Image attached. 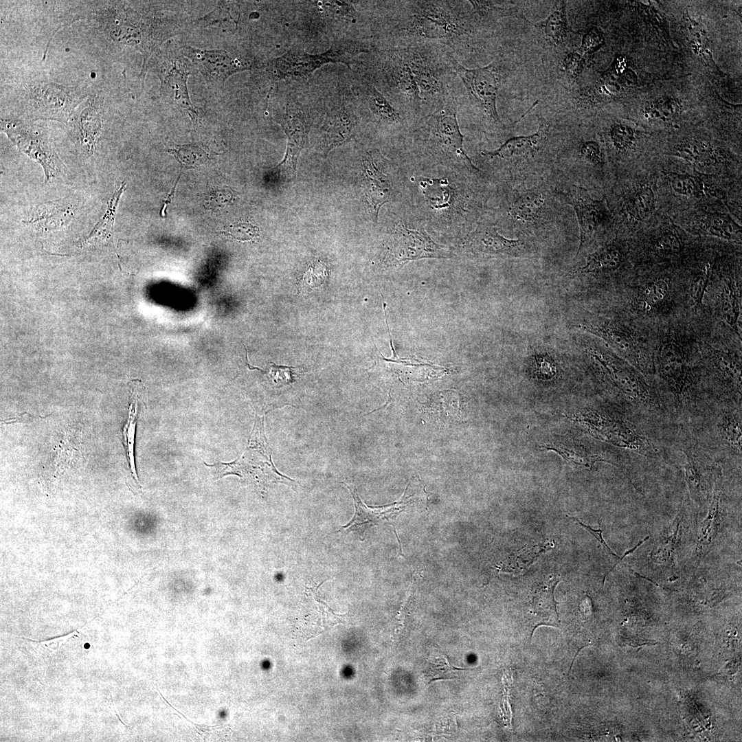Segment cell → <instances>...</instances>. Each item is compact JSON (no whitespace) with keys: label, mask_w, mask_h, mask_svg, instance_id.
<instances>
[{"label":"cell","mask_w":742,"mask_h":742,"mask_svg":"<svg viewBox=\"0 0 742 742\" xmlns=\"http://www.w3.org/2000/svg\"><path fill=\"white\" fill-rule=\"evenodd\" d=\"M397 5L392 33L393 45L428 43L453 55L471 34L473 10L468 1H401ZM471 4V3H470Z\"/></svg>","instance_id":"obj_1"},{"label":"cell","mask_w":742,"mask_h":742,"mask_svg":"<svg viewBox=\"0 0 742 742\" xmlns=\"http://www.w3.org/2000/svg\"><path fill=\"white\" fill-rule=\"evenodd\" d=\"M87 18L98 22L115 42L133 47L143 57L142 81L148 70L149 58L175 31L166 27L159 19L139 14L124 2L98 3L89 10Z\"/></svg>","instance_id":"obj_2"},{"label":"cell","mask_w":742,"mask_h":742,"mask_svg":"<svg viewBox=\"0 0 742 742\" xmlns=\"http://www.w3.org/2000/svg\"><path fill=\"white\" fill-rule=\"evenodd\" d=\"M398 46L412 69L426 115L457 100L451 80L456 74L447 57L449 52L428 43Z\"/></svg>","instance_id":"obj_3"},{"label":"cell","mask_w":742,"mask_h":742,"mask_svg":"<svg viewBox=\"0 0 742 742\" xmlns=\"http://www.w3.org/2000/svg\"><path fill=\"white\" fill-rule=\"evenodd\" d=\"M371 60L369 82L405 115L423 113L420 93L401 47L392 45Z\"/></svg>","instance_id":"obj_4"},{"label":"cell","mask_w":742,"mask_h":742,"mask_svg":"<svg viewBox=\"0 0 742 742\" xmlns=\"http://www.w3.org/2000/svg\"><path fill=\"white\" fill-rule=\"evenodd\" d=\"M368 52L365 45L351 41L334 43L324 52L315 54L293 47L284 54L265 62L264 68L273 80L307 78L326 64L343 63L350 67L355 57Z\"/></svg>","instance_id":"obj_5"},{"label":"cell","mask_w":742,"mask_h":742,"mask_svg":"<svg viewBox=\"0 0 742 742\" xmlns=\"http://www.w3.org/2000/svg\"><path fill=\"white\" fill-rule=\"evenodd\" d=\"M85 97L81 91L74 87L33 81L23 87L18 101L19 108L30 117L65 121Z\"/></svg>","instance_id":"obj_6"},{"label":"cell","mask_w":742,"mask_h":742,"mask_svg":"<svg viewBox=\"0 0 742 742\" xmlns=\"http://www.w3.org/2000/svg\"><path fill=\"white\" fill-rule=\"evenodd\" d=\"M447 57L453 71L464 85L472 108L484 120L504 128L497 110L502 80L500 62L495 60L488 65L471 69L461 65L450 52H447Z\"/></svg>","instance_id":"obj_7"},{"label":"cell","mask_w":742,"mask_h":742,"mask_svg":"<svg viewBox=\"0 0 742 742\" xmlns=\"http://www.w3.org/2000/svg\"><path fill=\"white\" fill-rule=\"evenodd\" d=\"M181 52L201 72L207 86L212 89L223 86L234 74L265 67V63L235 57L223 49H203L185 45Z\"/></svg>","instance_id":"obj_8"},{"label":"cell","mask_w":742,"mask_h":742,"mask_svg":"<svg viewBox=\"0 0 742 742\" xmlns=\"http://www.w3.org/2000/svg\"><path fill=\"white\" fill-rule=\"evenodd\" d=\"M458 101L455 100L434 112L422 117L423 128L432 144L448 156L456 157L477 169L464 149V136L457 119Z\"/></svg>","instance_id":"obj_9"},{"label":"cell","mask_w":742,"mask_h":742,"mask_svg":"<svg viewBox=\"0 0 742 742\" xmlns=\"http://www.w3.org/2000/svg\"><path fill=\"white\" fill-rule=\"evenodd\" d=\"M451 254L436 243L423 229L408 227L401 223L394 229L387 255V261L394 266L422 258H448Z\"/></svg>","instance_id":"obj_10"},{"label":"cell","mask_w":742,"mask_h":742,"mask_svg":"<svg viewBox=\"0 0 742 742\" xmlns=\"http://www.w3.org/2000/svg\"><path fill=\"white\" fill-rule=\"evenodd\" d=\"M275 120L287 137L284 159L276 168H283L289 176L295 175L300 154L308 143L311 120L302 104L293 100L287 101L284 111Z\"/></svg>","instance_id":"obj_11"},{"label":"cell","mask_w":742,"mask_h":742,"mask_svg":"<svg viewBox=\"0 0 742 742\" xmlns=\"http://www.w3.org/2000/svg\"><path fill=\"white\" fill-rule=\"evenodd\" d=\"M560 194L573 207L578 219L580 243L576 258L591 242L598 228L609 218V211L605 199H594L581 187L573 186L567 191L561 192Z\"/></svg>","instance_id":"obj_12"},{"label":"cell","mask_w":742,"mask_h":742,"mask_svg":"<svg viewBox=\"0 0 742 742\" xmlns=\"http://www.w3.org/2000/svg\"><path fill=\"white\" fill-rule=\"evenodd\" d=\"M1 128L21 150L41 164L47 179L54 176L59 159L45 137L21 121L1 120Z\"/></svg>","instance_id":"obj_13"},{"label":"cell","mask_w":742,"mask_h":742,"mask_svg":"<svg viewBox=\"0 0 742 742\" xmlns=\"http://www.w3.org/2000/svg\"><path fill=\"white\" fill-rule=\"evenodd\" d=\"M384 158L376 149L367 150L362 156L363 188L368 207L376 221L380 208L393 196L391 181L381 168Z\"/></svg>","instance_id":"obj_14"},{"label":"cell","mask_w":742,"mask_h":742,"mask_svg":"<svg viewBox=\"0 0 742 742\" xmlns=\"http://www.w3.org/2000/svg\"><path fill=\"white\" fill-rule=\"evenodd\" d=\"M657 369L673 393L678 398H684L692 379L686 355L679 344L668 341L661 346L657 355Z\"/></svg>","instance_id":"obj_15"},{"label":"cell","mask_w":742,"mask_h":742,"mask_svg":"<svg viewBox=\"0 0 742 742\" xmlns=\"http://www.w3.org/2000/svg\"><path fill=\"white\" fill-rule=\"evenodd\" d=\"M351 103L344 101L326 114L320 129V143L324 153L350 140L357 124V116Z\"/></svg>","instance_id":"obj_16"},{"label":"cell","mask_w":742,"mask_h":742,"mask_svg":"<svg viewBox=\"0 0 742 742\" xmlns=\"http://www.w3.org/2000/svg\"><path fill=\"white\" fill-rule=\"evenodd\" d=\"M188 62L183 58L170 60L168 68L161 72V88L174 103L186 111L191 120L197 124L199 113L189 97L188 78L191 73Z\"/></svg>","instance_id":"obj_17"},{"label":"cell","mask_w":742,"mask_h":742,"mask_svg":"<svg viewBox=\"0 0 742 742\" xmlns=\"http://www.w3.org/2000/svg\"><path fill=\"white\" fill-rule=\"evenodd\" d=\"M345 484L353 497L355 508V515L352 519L341 527L345 531L363 534L370 527L395 519L396 516L407 508L406 504L402 499L398 502L385 506L374 508L366 506L359 497L355 488Z\"/></svg>","instance_id":"obj_18"},{"label":"cell","mask_w":742,"mask_h":742,"mask_svg":"<svg viewBox=\"0 0 742 742\" xmlns=\"http://www.w3.org/2000/svg\"><path fill=\"white\" fill-rule=\"evenodd\" d=\"M468 245L474 251L493 255H513L524 245L519 239H508L495 228L479 225L467 238Z\"/></svg>","instance_id":"obj_19"},{"label":"cell","mask_w":742,"mask_h":742,"mask_svg":"<svg viewBox=\"0 0 742 742\" xmlns=\"http://www.w3.org/2000/svg\"><path fill=\"white\" fill-rule=\"evenodd\" d=\"M585 328L603 338L614 348L633 362L636 366L642 370L647 368V357L637 341L628 332L611 326H589Z\"/></svg>","instance_id":"obj_20"},{"label":"cell","mask_w":742,"mask_h":742,"mask_svg":"<svg viewBox=\"0 0 742 742\" xmlns=\"http://www.w3.org/2000/svg\"><path fill=\"white\" fill-rule=\"evenodd\" d=\"M686 456L684 466L686 480L692 497L697 502L707 500L709 495L710 469L704 456L695 448L684 451Z\"/></svg>","instance_id":"obj_21"},{"label":"cell","mask_w":742,"mask_h":742,"mask_svg":"<svg viewBox=\"0 0 742 742\" xmlns=\"http://www.w3.org/2000/svg\"><path fill=\"white\" fill-rule=\"evenodd\" d=\"M359 90L363 101L378 122L389 126H398L404 123L405 115L370 82L363 80Z\"/></svg>","instance_id":"obj_22"},{"label":"cell","mask_w":742,"mask_h":742,"mask_svg":"<svg viewBox=\"0 0 742 742\" xmlns=\"http://www.w3.org/2000/svg\"><path fill=\"white\" fill-rule=\"evenodd\" d=\"M547 131V126L543 124H541L536 133L529 135L512 137L504 142L498 148L491 151L484 150L482 152V155L491 159L495 157L507 159L532 155L537 150L545 139Z\"/></svg>","instance_id":"obj_23"},{"label":"cell","mask_w":742,"mask_h":742,"mask_svg":"<svg viewBox=\"0 0 742 742\" xmlns=\"http://www.w3.org/2000/svg\"><path fill=\"white\" fill-rule=\"evenodd\" d=\"M673 154L701 168L715 166L722 161L721 157L710 142L696 139H686L676 144Z\"/></svg>","instance_id":"obj_24"},{"label":"cell","mask_w":742,"mask_h":742,"mask_svg":"<svg viewBox=\"0 0 742 742\" xmlns=\"http://www.w3.org/2000/svg\"><path fill=\"white\" fill-rule=\"evenodd\" d=\"M698 225L701 230L708 235L728 240H741V227L728 214H706L699 219Z\"/></svg>","instance_id":"obj_25"},{"label":"cell","mask_w":742,"mask_h":742,"mask_svg":"<svg viewBox=\"0 0 742 742\" xmlns=\"http://www.w3.org/2000/svg\"><path fill=\"white\" fill-rule=\"evenodd\" d=\"M535 26L540 29L554 45L563 46L567 35L565 1H556L549 16L545 20L536 23Z\"/></svg>","instance_id":"obj_26"},{"label":"cell","mask_w":742,"mask_h":742,"mask_svg":"<svg viewBox=\"0 0 742 742\" xmlns=\"http://www.w3.org/2000/svg\"><path fill=\"white\" fill-rule=\"evenodd\" d=\"M78 133L82 147L88 153L95 149L100 136L102 122L98 109L89 103L79 115Z\"/></svg>","instance_id":"obj_27"},{"label":"cell","mask_w":742,"mask_h":742,"mask_svg":"<svg viewBox=\"0 0 742 742\" xmlns=\"http://www.w3.org/2000/svg\"><path fill=\"white\" fill-rule=\"evenodd\" d=\"M72 215V211L67 206L46 203L38 206L32 218L26 223L35 225L41 229H52L67 224Z\"/></svg>","instance_id":"obj_28"},{"label":"cell","mask_w":742,"mask_h":742,"mask_svg":"<svg viewBox=\"0 0 742 742\" xmlns=\"http://www.w3.org/2000/svg\"><path fill=\"white\" fill-rule=\"evenodd\" d=\"M131 392L128 406V416L127 421L123 427L122 441L125 447V450L126 451L131 474L135 480L139 484L134 458V445L137 424L136 421L137 415L139 392L137 391L138 387L137 384L131 385Z\"/></svg>","instance_id":"obj_29"},{"label":"cell","mask_w":742,"mask_h":742,"mask_svg":"<svg viewBox=\"0 0 742 742\" xmlns=\"http://www.w3.org/2000/svg\"><path fill=\"white\" fill-rule=\"evenodd\" d=\"M721 314L723 320L737 334H741V305L734 282L726 279L721 294Z\"/></svg>","instance_id":"obj_30"},{"label":"cell","mask_w":742,"mask_h":742,"mask_svg":"<svg viewBox=\"0 0 742 742\" xmlns=\"http://www.w3.org/2000/svg\"><path fill=\"white\" fill-rule=\"evenodd\" d=\"M721 505V491L717 480L715 485L713 497L706 519L702 522L698 537L699 552L706 550L716 538L719 526Z\"/></svg>","instance_id":"obj_31"},{"label":"cell","mask_w":742,"mask_h":742,"mask_svg":"<svg viewBox=\"0 0 742 742\" xmlns=\"http://www.w3.org/2000/svg\"><path fill=\"white\" fill-rule=\"evenodd\" d=\"M655 205V192L651 185L644 183L639 186L632 194L627 209L631 218L637 221H642L653 214Z\"/></svg>","instance_id":"obj_32"},{"label":"cell","mask_w":742,"mask_h":742,"mask_svg":"<svg viewBox=\"0 0 742 742\" xmlns=\"http://www.w3.org/2000/svg\"><path fill=\"white\" fill-rule=\"evenodd\" d=\"M544 447L558 452L568 461L588 467H591L596 461L600 460L597 456L587 451L582 445L563 437L556 438L546 444Z\"/></svg>","instance_id":"obj_33"},{"label":"cell","mask_w":742,"mask_h":742,"mask_svg":"<svg viewBox=\"0 0 742 742\" xmlns=\"http://www.w3.org/2000/svg\"><path fill=\"white\" fill-rule=\"evenodd\" d=\"M544 205L542 194L536 191L526 192L512 203L508 213L515 219L523 222L535 220Z\"/></svg>","instance_id":"obj_34"},{"label":"cell","mask_w":742,"mask_h":742,"mask_svg":"<svg viewBox=\"0 0 742 742\" xmlns=\"http://www.w3.org/2000/svg\"><path fill=\"white\" fill-rule=\"evenodd\" d=\"M559 580L553 579L539 589L533 600V613L540 622H556L558 619L554 589Z\"/></svg>","instance_id":"obj_35"},{"label":"cell","mask_w":742,"mask_h":742,"mask_svg":"<svg viewBox=\"0 0 742 742\" xmlns=\"http://www.w3.org/2000/svg\"><path fill=\"white\" fill-rule=\"evenodd\" d=\"M126 186L124 182L114 193L112 199L108 203V208L103 217L95 225L91 232L86 238V243L95 244L107 240L111 235L114 225L115 214L120 199Z\"/></svg>","instance_id":"obj_36"},{"label":"cell","mask_w":742,"mask_h":742,"mask_svg":"<svg viewBox=\"0 0 742 742\" xmlns=\"http://www.w3.org/2000/svg\"><path fill=\"white\" fill-rule=\"evenodd\" d=\"M666 175L672 190L677 194L700 198L707 190L703 180L697 175L675 172H668Z\"/></svg>","instance_id":"obj_37"},{"label":"cell","mask_w":742,"mask_h":742,"mask_svg":"<svg viewBox=\"0 0 742 742\" xmlns=\"http://www.w3.org/2000/svg\"><path fill=\"white\" fill-rule=\"evenodd\" d=\"M621 259V254L616 247L607 246L589 255L585 265L581 269L585 273L614 270L618 267Z\"/></svg>","instance_id":"obj_38"},{"label":"cell","mask_w":742,"mask_h":742,"mask_svg":"<svg viewBox=\"0 0 742 742\" xmlns=\"http://www.w3.org/2000/svg\"><path fill=\"white\" fill-rule=\"evenodd\" d=\"M712 359L717 371L724 380L741 390V361L728 352L718 350L712 351Z\"/></svg>","instance_id":"obj_39"},{"label":"cell","mask_w":742,"mask_h":742,"mask_svg":"<svg viewBox=\"0 0 742 742\" xmlns=\"http://www.w3.org/2000/svg\"><path fill=\"white\" fill-rule=\"evenodd\" d=\"M669 291L668 282L664 278H657L647 283L640 293L644 308L651 310L662 305L668 298Z\"/></svg>","instance_id":"obj_40"},{"label":"cell","mask_w":742,"mask_h":742,"mask_svg":"<svg viewBox=\"0 0 742 742\" xmlns=\"http://www.w3.org/2000/svg\"><path fill=\"white\" fill-rule=\"evenodd\" d=\"M722 439L732 449L741 450V419L732 414L723 416L718 425Z\"/></svg>","instance_id":"obj_41"},{"label":"cell","mask_w":742,"mask_h":742,"mask_svg":"<svg viewBox=\"0 0 742 742\" xmlns=\"http://www.w3.org/2000/svg\"><path fill=\"white\" fill-rule=\"evenodd\" d=\"M654 247L660 254L673 255L678 254L681 251L682 241L680 236L675 229H665L655 237Z\"/></svg>","instance_id":"obj_42"},{"label":"cell","mask_w":742,"mask_h":742,"mask_svg":"<svg viewBox=\"0 0 742 742\" xmlns=\"http://www.w3.org/2000/svg\"><path fill=\"white\" fill-rule=\"evenodd\" d=\"M614 146L620 151H626L634 144L635 132L629 125L623 123L614 124L609 132Z\"/></svg>","instance_id":"obj_43"},{"label":"cell","mask_w":742,"mask_h":742,"mask_svg":"<svg viewBox=\"0 0 742 742\" xmlns=\"http://www.w3.org/2000/svg\"><path fill=\"white\" fill-rule=\"evenodd\" d=\"M711 276V267L706 265L693 279L690 285V297L694 305L701 304Z\"/></svg>","instance_id":"obj_44"},{"label":"cell","mask_w":742,"mask_h":742,"mask_svg":"<svg viewBox=\"0 0 742 742\" xmlns=\"http://www.w3.org/2000/svg\"><path fill=\"white\" fill-rule=\"evenodd\" d=\"M225 234L237 240H250L258 235V228L249 223H238L230 225Z\"/></svg>","instance_id":"obj_45"},{"label":"cell","mask_w":742,"mask_h":742,"mask_svg":"<svg viewBox=\"0 0 742 742\" xmlns=\"http://www.w3.org/2000/svg\"><path fill=\"white\" fill-rule=\"evenodd\" d=\"M604 41L603 32L596 27L592 28L583 37L580 48L581 54L596 50L604 43Z\"/></svg>","instance_id":"obj_46"},{"label":"cell","mask_w":742,"mask_h":742,"mask_svg":"<svg viewBox=\"0 0 742 742\" xmlns=\"http://www.w3.org/2000/svg\"><path fill=\"white\" fill-rule=\"evenodd\" d=\"M581 157L594 165H602L604 157L600 145L595 141H586L581 147Z\"/></svg>","instance_id":"obj_47"},{"label":"cell","mask_w":742,"mask_h":742,"mask_svg":"<svg viewBox=\"0 0 742 742\" xmlns=\"http://www.w3.org/2000/svg\"><path fill=\"white\" fill-rule=\"evenodd\" d=\"M678 104L669 99L659 101L655 108H650V115L653 118L668 119L678 113Z\"/></svg>","instance_id":"obj_48"},{"label":"cell","mask_w":742,"mask_h":742,"mask_svg":"<svg viewBox=\"0 0 742 742\" xmlns=\"http://www.w3.org/2000/svg\"><path fill=\"white\" fill-rule=\"evenodd\" d=\"M563 68L572 78H577L584 68V58L581 54L572 52L567 54L563 60Z\"/></svg>","instance_id":"obj_49"},{"label":"cell","mask_w":742,"mask_h":742,"mask_svg":"<svg viewBox=\"0 0 742 742\" xmlns=\"http://www.w3.org/2000/svg\"><path fill=\"white\" fill-rule=\"evenodd\" d=\"M326 276V267L322 262L319 261H315L311 263L308 269L306 271L303 277V284H309L311 288H313L322 283L317 280L318 277H325Z\"/></svg>","instance_id":"obj_50"},{"label":"cell","mask_w":742,"mask_h":742,"mask_svg":"<svg viewBox=\"0 0 742 742\" xmlns=\"http://www.w3.org/2000/svg\"><path fill=\"white\" fill-rule=\"evenodd\" d=\"M291 368V367L279 366L271 363L269 375L276 383H289L293 381Z\"/></svg>","instance_id":"obj_51"},{"label":"cell","mask_w":742,"mask_h":742,"mask_svg":"<svg viewBox=\"0 0 742 742\" xmlns=\"http://www.w3.org/2000/svg\"><path fill=\"white\" fill-rule=\"evenodd\" d=\"M567 516L569 517H570L572 519L574 520L578 524L581 526L583 528H584L585 530H587L589 532H590L598 541V542L606 549V550L607 551V552L609 554H611L613 556H616V554L611 550V549L608 546V545L606 543L604 539L603 538V530L602 529H594V528H592L591 526L583 524L578 518H576L575 517L570 516L569 515Z\"/></svg>","instance_id":"obj_52"},{"label":"cell","mask_w":742,"mask_h":742,"mask_svg":"<svg viewBox=\"0 0 742 742\" xmlns=\"http://www.w3.org/2000/svg\"><path fill=\"white\" fill-rule=\"evenodd\" d=\"M40 417L41 416H33V415H32L30 414L25 412L23 414H21L19 415L18 416L13 417V418H8L6 420H4L2 421V423H3V424H10V423H19V422H25V421L28 422L30 420H34V419H36L37 418H40Z\"/></svg>","instance_id":"obj_53"},{"label":"cell","mask_w":742,"mask_h":742,"mask_svg":"<svg viewBox=\"0 0 742 742\" xmlns=\"http://www.w3.org/2000/svg\"><path fill=\"white\" fill-rule=\"evenodd\" d=\"M649 536H647V537H644L643 539L640 541L634 547H633L632 548H631V549L628 550L627 551H626L625 552V554L622 555V556L619 559V561L616 563H615L613 565V567L611 568V570L605 574V576H604V578H603V583H604V582L605 581V578H606L607 576L615 568V567L617 565V564H618L625 556H627V555H629V554H631L632 552H633L645 541L649 539Z\"/></svg>","instance_id":"obj_54"},{"label":"cell","mask_w":742,"mask_h":742,"mask_svg":"<svg viewBox=\"0 0 742 742\" xmlns=\"http://www.w3.org/2000/svg\"><path fill=\"white\" fill-rule=\"evenodd\" d=\"M179 178H180V177H179L177 178L174 187L172 188L171 192L168 195V198L165 201H164V205H163V206H162V207H161V209L160 210L161 216H163V217L165 216L166 208L167 205L170 203L171 199H172V198L173 197V196H174V194L175 193V190H176L177 183H178V181H179Z\"/></svg>","instance_id":"obj_55"}]
</instances>
